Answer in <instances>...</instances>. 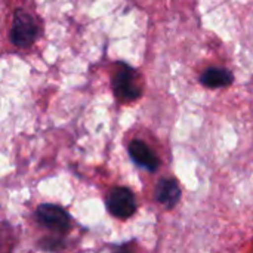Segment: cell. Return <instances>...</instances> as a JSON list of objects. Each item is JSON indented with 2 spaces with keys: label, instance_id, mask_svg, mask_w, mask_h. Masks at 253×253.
Returning a JSON list of instances; mask_svg holds the SVG:
<instances>
[{
  "label": "cell",
  "instance_id": "obj_1",
  "mask_svg": "<svg viewBox=\"0 0 253 253\" xmlns=\"http://www.w3.org/2000/svg\"><path fill=\"white\" fill-rule=\"evenodd\" d=\"M113 89L117 98L123 101L138 99L142 93L141 76L127 65H120L113 77Z\"/></svg>",
  "mask_w": 253,
  "mask_h": 253
},
{
  "label": "cell",
  "instance_id": "obj_2",
  "mask_svg": "<svg viewBox=\"0 0 253 253\" xmlns=\"http://www.w3.org/2000/svg\"><path fill=\"white\" fill-rule=\"evenodd\" d=\"M39 25L36 24L34 18L24 12L16 10L13 15L12 30H10V42L18 47H28L31 46L39 37Z\"/></svg>",
  "mask_w": 253,
  "mask_h": 253
},
{
  "label": "cell",
  "instance_id": "obj_3",
  "mask_svg": "<svg viewBox=\"0 0 253 253\" xmlns=\"http://www.w3.org/2000/svg\"><path fill=\"white\" fill-rule=\"evenodd\" d=\"M107 208L116 218H130L136 211V200L133 193L126 187H117L110 191L107 197Z\"/></svg>",
  "mask_w": 253,
  "mask_h": 253
},
{
  "label": "cell",
  "instance_id": "obj_4",
  "mask_svg": "<svg viewBox=\"0 0 253 253\" xmlns=\"http://www.w3.org/2000/svg\"><path fill=\"white\" fill-rule=\"evenodd\" d=\"M36 219L47 230L65 233L70 228L68 213L56 205H40L36 211Z\"/></svg>",
  "mask_w": 253,
  "mask_h": 253
},
{
  "label": "cell",
  "instance_id": "obj_5",
  "mask_svg": "<svg viewBox=\"0 0 253 253\" xmlns=\"http://www.w3.org/2000/svg\"><path fill=\"white\" fill-rule=\"evenodd\" d=\"M129 156L136 165L148 169L150 172L157 170L160 166V162H159L157 156L154 154V151L145 142H142L139 139H135L129 144Z\"/></svg>",
  "mask_w": 253,
  "mask_h": 253
},
{
  "label": "cell",
  "instance_id": "obj_6",
  "mask_svg": "<svg viewBox=\"0 0 253 253\" xmlns=\"http://www.w3.org/2000/svg\"><path fill=\"white\" fill-rule=\"evenodd\" d=\"M156 199L165 208L172 209L181 199V188L173 179H162L156 187Z\"/></svg>",
  "mask_w": 253,
  "mask_h": 253
},
{
  "label": "cell",
  "instance_id": "obj_7",
  "mask_svg": "<svg viewBox=\"0 0 253 253\" xmlns=\"http://www.w3.org/2000/svg\"><path fill=\"white\" fill-rule=\"evenodd\" d=\"M233 73L227 68H209L202 74V83L206 87L218 89V87H227L233 83Z\"/></svg>",
  "mask_w": 253,
  "mask_h": 253
}]
</instances>
